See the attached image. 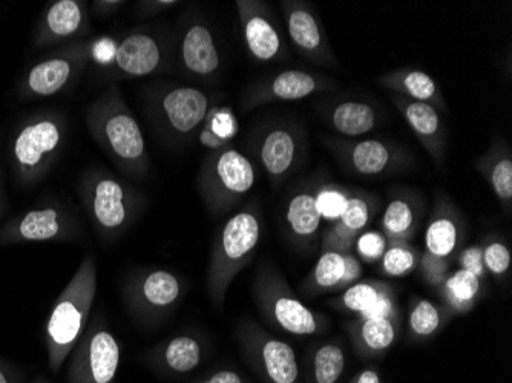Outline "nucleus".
I'll list each match as a JSON object with an SVG mask.
<instances>
[{
    "mask_svg": "<svg viewBox=\"0 0 512 383\" xmlns=\"http://www.w3.org/2000/svg\"><path fill=\"white\" fill-rule=\"evenodd\" d=\"M86 128L97 145L129 178L148 177L151 160L145 135L126 105L119 86L111 85L86 109Z\"/></svg>",
    "mask_w": 512,
    "mask_h": 383,
    "instance_id": "f257e3e1",
    "label": "nucleus"
},
{
    "mask_svg": "<svg viewBox=\"0 0 512 383\" xmlns=\"http://www.w3.org/2000/svg\"><path fill=\"white\" fill-rule=\"evenodd\" d=\"M97 287L99 272L96 259L85 256L73 278L57 296L45 322L46 356L51 373L59 374L85 333L92 304L96 301Z\"/></svg>",
    "mask_w": 512,
    "mask_h": 383,
    "instance_id": "f03ea898",
    "label": "nucleus"
},
{
    "mask_svg": "<svg viewBox=\"0 0 512 383\" xmlns=\"http://www.w3.org/2000/svg\"><path fill=\"white\" fill-rule=\"evenodd\" d=\"M261 212L255 203L235 213L218 230L207 267V295L223 311L227 290L246 269L261 241Z\"/></svg>",
    "mask_w": 512,
    "mask_h": 383,
    "instance_id": "7ed1b4c3",
    "label": "nucleus"
},
{
    "mask_svg": "<svg viewBox=\"0 0 512 383\" xmlns=\"http://www.w3.org/2000/svg\"><path fill=\"white\" fill-rule=\"evenodd\" d=\"M66 132V115L50 109L23 118L16 126L11 137L10 161L19 186H36L50 174L62 152Z\"/></svg>",
    "mask_w": 512,
    "mask_h": 383,
    "instance_id": "20e7f679",
    "label": "nucleus"
},
{
    "mask_svg": "<svg viewBox=\"0 0 512 383\" xmlns=\"http://www.w3.org/2000/svg\"><path fill=\"white\" fill-rule=\"evenodd\" d=\"M79 197L86 217L105 243H114L125 235L145 204L137 190L103 169H91L82 175Z\"/></svg>",
    "mask_w": 512,
    "mask_h": 383,
    "instance_id": "39448f33",
    "label": "nucleus"
},
{
    "mask_svg": "<svg viewBox=\"0 0 512 383\" xmlns=\"http://www.w3.org/2000/svg\"><path fill=\"white\" fill-rule=\"evenodd\" d=\"M252 161L232 146L212 151L198 172L197 186L207 210L215 217L234 210L255 186Z\"/></svg>",
    "mask_w": 512,
    "mask_h": 383,
    "instance_id": "423d86ee",
    "label": "nucleus"
},
{
    "mask_svg": "<svg viewBox=\"0 0 512 383\" xmlns=\"http://www.w3.org/2000/svg\"><path fill=\"white\" fill-rule=\"evenodd\" d=\"M253 298L269 324L293 336H313L327 327L324 316L302 304L272 264L263 262L253 279Z\"/></svg>",
    "mask_w": 512,
    "mask_h": 383,
    "instance_id": "0eeeda50",
    "label": "nucleus"
},
{
    "mask_svg": "<svg viewBox=\"0 0 512 383\" xmlns=\"http://www.w3.org/2000/svg\"><path fill=\"white\" fill-rule=\"evenodd\" d=\"M186 285L177 273L163 269L137 270L123 284V302L138 324H158L180 304Z\"/></svg>",
    "mask_w": 512,
    "mask_h": 383,
    "instance_id": "6e6552de",
    "label": "nucleus"
},
{
    "mask_svg": "<svg viewBox=\"0 0 512 383\" xmlns=\"http://www.w3.org/2000/svg\"><path fill=\"white\" fill-rule=\"evenodd\" d=\"M82 227L73 212L51 200L31 207L0 226V246L34 243H77Z\"/></svg>",
    "mask_w": 512,
    "mask_h": 383,
    "instance_id": "1a4fd4ad",
    "label": "nucleus"
},
{
    "mask_svg": "<svg viewBox=\"0 0 512 383\" xmlns=\"http://www.w3.org/2000/svg\"><path fill=\"white\" fill-rule=\"evenodd\" d=\"M94 43L89 40L68 43L34 63L19 83V95L25 100L48 99L73 85L91 59Z\"/></svg>",
    "mask_w": 512,
    "mask_h": 383,
    "instance_id": "9d476101",
    "label": "nucleus"
},
{
    "mask_svg": "<svg viewBox=\"0 0 512 383\" xmlns=\"http://www.w3.org/2000/svg\"><path fill=\"white\" fill-rule=\"evenodd\" d=\"M238 344L256 376L263 383H301V370L295 351L287 342L267 333L256 322H240Z\"/></svg>",
    "mask_w": 512,
    "mask_h": 383,
    "instance_id": "9b49d317",
    "label": "nucleus"
},
{
    "mask_svg": "<svg viewBox=\"0 0 512 383\" xmlns=\"http://www.w3.org/2000/svg\"><path fill=\"white\" fill-rule=\"evenodd\" d=\"M68 361V383H114L122 347L114 333L97 319L86 327Z\"/></svg>",
    "mask_w": 512,
    "mask_h": 383,
    "instance_id": "f8f14e48",
    "label": "nucleus"
},
{
    "mask_svg": "<svg viewBox=\"0 0 512 383\" xmlns=\"http://www.w3.org/2000/svg\"><path fill=\"white\" fill-rule=\"evenodd\" d=\"M212 100L192 86H168L152 94L151 114L158 128L174 140H188L206 122Z\"/></svg>",
    "mask_w": 512,
    "mask_h": 383,
    "instance_id": "ddd939ff",
    "label": "nucleus"
},
{
    "mask_svg": "<svg viewBox=\"0 0 512 383\" xmlns=\"http://www.w3.org/2000/svg\"><path fill=\"white\" fill-rule=\"evenodd\" d=\"M304 138L298 125L279 122L264 129L255 141L256 158L273 187L283 184L299 166L306 145Z\"/></svg>",
    "mask_w": 512,
    "mask_h": 383,
    "instance_id": "4468645a",
    "label": "nucleus"
},
{
    "mask_svg": "<svg viewBox=\"0 0 512 383\" xmlns=\"http://www.w3.org/2000/svg\"><path fill=\"white\" fill-rule=\"evenodd\" d=\"M91 11L83 0H53L46 5L34 33V46H51L85 40L91 34Z\"/></svg>",
    "mask_w": 512,
    "mask_h": 383,
    "instance_id": "2eb2a0df",
    "label": "nucleus"
},
{
    "mask_svg": "<svg viewBox=\"0 0 512 383\" xmlns=\"http://www.w3.org/2000/svg\"><path fill=\"white\" fill-rule=\"evenodd\" d=\"M244 45L258 62H275L286 57V43L264 2L237 0Z\"/></svg>",
    "mask_w": 512,
    "mask_h": 383,
    "instance_id": "dca6fc26",
    "label": "nucleus"
},
{
    "mask_svg": "<svg viewBox=\"0 0 512 383\" xmlns=\"http://www.w3.org/2000/svg\"><path fill=\"white\" fill-rule=\"evenodd\" d=\"M332 86L333 83L325 77L299 71V69H287L283 73L269 77L264 82L253 85L244 95L243 111H250L256 106L267 105V103L296 102V100L307 99L310 95L318 94Z\"/></svg>",
    "mask_w": 512,
    "mask_h": 383,
    "instance_id": "f3484780",
    "label": "nucleus"
},
{
    "mask_svg": "<svg viewBox=\"0 0 512 383\" xmlns=\"http://www.w3.org/2000/svg\"><path fill=\"white\" fill-rule=\"evenodd\" d=\"M281 8L286 20L287 33L296 51L302 57L319 65L335 63L321 20L310 4L301 0H284L281 2Z\"/></svg>",
    "mask_w": 512,
    "mask_h": 383,
    "instance_id": "a211bd4d",
    "label": "nucleus"
},
{
    "mask_svg": "<svg viewBox=\"0 0 512 383\" xmlns=\"http://www.w3.org/2000/svg\"><path fill=\"white\" fill-rule=\"evenodd\" d=\"M165 63V45L151 31H131L115 46L114 69L122 77L140 79L152 76L161 71Z\"/></svg>",
    "mask_w": 512,
    "mask_h": 383,
    "instance_id": "6ab92c4d",
    "label": "nucleus"
},
{
    "mask_svg": "<svg viewBox=\"0 0 512 383\" xmlns=\"http://www.w3.org/2000/svg\"><path fill=\"white\" fill-rule=\"evenodd\" d=\"M335 151L350 171L362 177H382L407 164V154L401 148L376 138L338 143Z\"/></svg>",
    "mask_w": 512,
    "mask_h": 383,
    "instance_id": "aec40b11",
    "label": "nucleus"
},
{
    "mask_svg": "<svg viewBox=\"0 0 512 383\" xmlns=\"http://www.w3.org/2000/svg\"><path fill=\"white\" fill-rule=\"evenodd\" d=\"M391 100L416 135L417 140L421 141V145L424 146L434 164L439 167L444 166L447 138H445L444 122L440 118V112L427 103L413 102L398 94L391 95Z\"/></svg>",
    "mask_w": 512,
    "mask_h": 383,
    "instance_id": "412c9836",
    "label": "nucleus"
},
{
    "mask_svg": "<svg viewBox=\"0 0 512 383\" xmlns=\"http://www.w3.org/2000/svg\"><path fill=\"white\" fill-rule=\"evenodd\" d=\"M145 364L163 376H183L200 367L204 345L194 334H177L145 354Z\"/></svg>",
    "mask_w": 512,
    "mask_h": 383,
    "instance_id": "4be33fe9",
    "label": "nucleus"
},
{
    "mask_svg": "<svg viewBox=\"0 0 512 383\" xmlns=\"http://www.w3.org/2000/svg\"><path fill=\"white\" fill-rule=\"evenodd\" d=\"M180 57L183 68L191 76L212 79L221 68L220 51L214 33L201 20H192L184 30L180 42Z\"/></svg>",
    "mask_w": 512,
    "mask_h": 383,
    "instance_id": "5701e85b",
    "label": "nucleus"
},
{
    "mask_svg": "<svg viewBox=\"0 0 512 383\" xmlns=\"http://www.w3.org/2000/svg\"><path fill=\"white\" fill-rule=\"evenodd\" d=\"M465 236V224L459 210L450 200L437 201L425 230V253L436 258L448 259L462 244Z\"/></svg>",
    "mask_w": 512,
    "mask_h": 383,
    "instance_id": "b1692460",
    "label": "nucleus"
},
{
    "mask_svg": "<svg viewBox=\"0 0 512 383\" xmlns=\"http://www.w3.org/2000/svg\"><path fill=\"white\" fill-rule=\"evenodd\" d=\"M316 189L318 186L306 184L290 195L286 207V224L290 238L299 246L315 241L322 218L316 206Z\"/></svg>",
    "mask_w": 512,
    "mask_h": 383,
    "instance_id": "393cba45",
    "label": "nucleus"
},
{
    "mask_svg": "<svg viewBox=\"0 0 512 383\" xmlns=\"http://www.w3.org/2000/svg\"><path fill=\"white\" fill-rule=\"evenodd\" d=\"M401 319L358 318L345 325L353 347L361 357H376L393 347Z\"/></svg>",
    "mask_w": 512,
    "mask_h": 383,
    "instance_id": "a878e982",
    "label": "nucleus"
},
{
    "mask_svg": "<svg viewBox=\"0 0 512 383\" xmlns=\"http://www.w3.org/2000/svg\"><path fill=\"white\" fill-rule=\"evenodd\" d=\"M379 85L393 94L402 95L413 102L427 103L437 111H445V100L433 77L419 69L402 68L379 77Z\"/></svg>",
    "mask_w": 512,
    "mask_h": 383,
    "instance_id": "bb28decb",
    "label": "nucleus"
},
{
    "mask_svg": "<svg viewBox=\"0 0 512 383\" xmlns=\"http://www.w3.org/2000/svg\"><path fill=\"white\" fill-rule=\"evenodd\" d=\"M421 201L410 194H399L391 198L382 213V233L390 243H408L416 233Z\"/></svg>",
    "mask_w": 512,
    "mask_h": 383,
    "instance_id": "cd10ccee",
    "label": "nucleus"
},
{
    "mask_svg": "<svg viewBox=\"0 0 512 383\" xmlns=\"http://www.w3.org/2000/svg\"><path fill=\"white\" fill-rule=\"evenodd\" d=\"M477 169L482 172L502 206L509 210L512 201V157L503 143H497L479 161Z\"/></svg>",
    "mask_w": 512,
    "mask_h": 383,
    "instance_id": "c85d7f7f",
    "label": "nucleus"
},
{
    "mask_svg": "<svg viewBox=\"0 0 512 383\" xmlns=\"http://www.w3.org/2000/svg\"><path fill=\"white\" fill-rule=\"evenodd\" d=\"M332 128L345 137H361L373 131L378 125L375 108L365 102H341L329 111Z\"/></svg>",
    "mask_w": 512,
    "mask_h": 383,
    "instance_id": "c756f323",
    "label": "nucleus"
},
{
    "mask_svg": "<svg viewBox=\"0 0 512 383\" xmlns=\"http://www.w3.org/2000/svg\"><path fill=\"white\" fill-rule=\"evenodd\" d=\"M345 255L339 252H322L318 262L313 267L309 279L302 284V292L306 295H319V293L339 290L345 273Z\"/></svg>",
    "mask_w": 512,
    "mask_h": 383,
    "instance_id": "7c9ffc66",
    "label": "nucleus"
},
{
    "mask_svg": "<svg viewBox=\"0 0 512 383\" xmlns=\"http://www.w3.org/2000/svg\"><path fill=\"white\" fill-rule=\"evenodd\" d=\"M482 290V281L473 273L459 269L448 273L442 284V296L447 307L456 313H468L476 305Z\"/></svg>",
    "mask_w": 512,
    "mask_h": 383,
    "instance_id": "2f4dec72",
    "label": "nucleus"
},
{
    "mask_svg": "<svg viewBox=\"0 0 512 383\" xmlns=\"http://www.w3.org/2000/svg\"><path fill=\"white\" fill-rule=\"evenodd\" d=\"M453 311L447 305H437L424 298L411 302L408 313V328L414 339L433 338L434 334L447 324Z\"/></svg>",
    "mask_w": 512,
    "mask_h": 383,
    "instance_id": "473e14b6",
    "label": "nucleus"
},
{
    "mask_svg": "<svg viewBox=\"0 0 512 383\" xmlns=\"http://www.w3.org/2000/svg\"><path fill=\"white\" fill-rule=\"evenodd\" d=\"M393 292L391 285L382 281H358L344 290L335 307L347 313H355L362 316L365 311L370 310L382 296Z\"/></svg>",
    "mask_w": 512,
    "mask_h": 383,
    "instance_id": "72a5a7b5",
    "label": "nucleus"
},
{
    "mask_svg": "<svg viewBox=\"0 0 512 383\" xmlns=\"http://www.w3.org/2000/svg\"><path fill=\"white\" fill-rule=\"evenodd\" d=\"M345 370V354L338 342H327L313 351L309 383H338Z\"/></svg>",
    "mask_w": 512,
    "mask_h": 383,
    "instance_id": "f704fd0d",
    "label": "nucleus"
},
{
    "mask_svg": "<svg viewBox=\"0 0 512 383\" xmlns=\"http://www.w3.org/2000/svg\"><path fill=\"white\" fill-rule=\"evenodd\" d=\"M203 126L200 141L211 151L229 146L230 140H234L238 132L237 117L229 108L211 109Z\"/></svg>",
    "mask_w": 512,
    "mask_h": 383,
    "instance_id": "c9c22d12",
    "label": "nucleus"
},
{
    "mask_svg": "<svg viewBox=\"0 0 512 383\" xmlns=\"http://www.w3.org/2000/svg\"><path fill=\"white\" fill-rule=\"evenodd\" d=\"M379 198L375 195L367 194L362 190L350 189L348 195L347 207H345L342 217L336 223L344 227L348 232L358 236L365 232L368 224L373 220L376 210H378Z\"/></svg>",
    "mask_w": 512,
    "mask_h": 383,
    "instance_id": "e433bc0d",
    "label": "nucleus"
},
{
    "mask_svg": "<svg viewBox=\"0 0 512 383\" xmlns=\"http://www.w3.org/2000/svg\"><path fill=\"white\" fill-rule=\"evenodd\" d=\"M421 253L408 243H390L381 259V270L390 278H404L419 267Z\"/></svg>",
    "mask_w": 512,
    "mask_h": 383,
    "instance_id": "4c0bfd02",
    "label": "nucleus"
},
{
    "mask_svg": "<svg viewBox=\"0 0 512 383\" xmlns=\"http://www.w3.org/2000/svg\"><path fill=\"white\" fill-rule=\"evenodd\" d=\"M350 189L335 183L321 184L316 189V206L325 223L333 224L342 217L348 203Z\"/></svg>",
    "mask_w": 512,
    "mask_h": 383,
    "instance_id": "58836bf2",
    "label": "nucleus"
},
{
    "mask_svg": "<svg viewBox=\"0 0 512 383\" xmlns=\"http://www.w3.org/2000/svg\"><path fill=\"white\" fill-rule=\"evenodd\" d=\"M388 244L390 241L384 233L379 230H368V232L359 233L353 252L356 253L355 256L359 261L375 264L381 261Z\"/></svg>",
    "mask_w": 512,
    "mask_h": 383,
    "instance_id": "ea45409f",
    "label": "nucleus"
},
{
    "mask_svg": "<svg viewBox=\"0 0 512 383\" xmlns=\"http://www.w3.org/2000/svg\"><path fill=\"white\" fill-rule=\"evenodd\" d=\"M482 253L486 273H491L496 278H505L511 267L509 247L500 239H490L482 246Z\"/></svg>",
    "mask_w": 512,
    "mask_h": 383,
    "instance_id": "a19ab883",
    "label": "nucleus"
},
{
    "mask_svg": "<svg viewBox=\"0 0 512 383\" xmlns=\"http://www.w3.org/2000/svg\"><path fill=\"white\" fill-rule=\"evenodd\" d=\"M356 238L358 236L348 232L344 227L339 226L338 223L330 224L327 230H325L324 236H322V250L324 252L332 250V252L344 253V255L353 253Z\"/></svg>",
    "mask_w": 512,
    "mask_h": 383,
    "instance_id": "79ce46f5",
    "label": "nucleus"
},
{
    "mask_svg": "<svg viewBox=\"0 0 512 383\" xmlns=\"http://www.w3.org/2000/svg\"><path fill=\"white\" fill-rule=\"evenodd\" d=\"M419 269L428 284L433 287H442L450 273V264H448V259L436 258V256L424 253L419 261Z\"/></svg>",
    "mask_w": 512,
    "mask_h": 383,
    "instance_id": "37998d69",
    "label": "nucleus"
},
{
    "mask_svg": "<svg viewBox=\"0 0 512 383\" xmlns=\"http://www.w3.org/2000/svg\"><path fill=\"white\" fill-rule=\"evenodd\" d=\"M457 262H459V269L473 273L480 281L485 278L486 270L483 266L482 246H470L463 249L459 258H457Z\"/></svg>",
    "mask_w": 512,
    "mask_h": 383,
    "instance_id": "c03bdc74",
    "label": "nucleus"
},
{
    "mask_svg": "<svg viewBox=\"0 0 512 383\" xmlns=\"http://www.w3.org/2000/svg\"><path fill=\"white\" fill-rule=\"evenodd\" d=\"M180 2H174V0H149V2H138L137 14L138 17H152L157 14L163 13V11L171 10V8L177 7Z\"/></svg>",
    "mask_w": 512,
    "mask_h": 383,
    "instance_id": "a18cd8bd",
    "label": "nucleus"
},
{
    "mask_svg": "<svg viewBox=\"0 0 512 383\" xmlns=\"http://www.w3.org/2000/svg\"><path fill=\"white\" fill-rule=\"evenodd\" d=\"M345 273L344 278H342L341 287L339 290H345L350 285L355 284L361 279L362 276V264L358 258H356L353 253H347L345 255Z\"/></svg>",
    "mask_w": 512,
    "mask_h": 383,
    "instance_id": "49530a36",
    "label": "nucleus"
},
{
    "mask_svg": "<svg viewBox=\"0 0 512 383\" xmlns=\"http://www.w3.org/2000/svg\"><path fill=\"white\" fill-rule=\"evenodd\" d=\"M123 0H96L89 5V11L100 19H108L119 13L120 8L125 7Z\"/></svg>",
    "mask_w": 512,
    "mask_h": 383,
    "instance_id": "de8ad7c7",
    "label": "nucleus"
},
{
    "mask_svg": "<svg viewBox=\"0 0 512 383\" xmlns=\"http://www.w3.org/2000/svg\"><path fill=\"white\" fill-rule=\"evenodd\" d=\"M203 383H250L247 377L243 374L238 373L237 370H230V368H220V370L214 371L209 376L201 379Z\"/></svg>",
    "mask_w": 512,
    "mask_h": 383,
    "instance_id": "09e8293b",
    "label": "nucleus"
},
{
    "mask_svg": "<svg viewBox=\"0 0 512 383\" xmlns=\"http://www.w3.org/2000/svg\"><path fill=\"white\" fill-rule=\"evenodd\" d=\"M0 383H23V374L10 362L0 359Z\"/></svg>",
    "mask_w": 512,
    "mask_h": 383,
    "instance_id": "8fccbe9b",
    "label": "nucleus"
},
{
    "mask_svg": "<svg viewBox=\"0 0 512 383\" xmlns=\"http://www.w3.org/2000/svg\"><path fill=\"white\" fill-rule=\"evenodd\" d=\"M8 201L7 192H5V175L4 167H2V161H0V221L4 218L7 213Z\"/></svg>",
    "mask_w": 512,
    "mask_h": 383,
    "instance_id": "3c124183",
    "label": "nucleus"
},
{
    "mask_svg": "<svg viewBox=\"0 0 512 383\" xmlns=\"http://www.w3.org/2000/svg\"><path fill=\"white\" fill-rule=\"evenodd\" d=\"M352 383H381V377H379L378 371L373 368H367V370L361 371Z\"/></svg>",
    "mask_w": 512,
    "mask_h": 383,
    "instance_id": "603ef678",
    "label": "nucleus"
},
{
    "mask_svg": "<svg viewBox=\"0 0 512 383\" xmlns=\"http://www.w3.org/2000/svg\"><path fill=\"white\" fill-rule=\"evenodd\" d=\"M30 383H51L50 380L46 379L45 376L36 377V379L31 380Z\"/></svg>",
    "mask_w": 512,
    "mask_h": 383,
    "instance_id": "864d4df0",
    "label": "nucleus"
},
{
    "mask_svg": "<svg viewBox=\"0 0 512 383\" xmlns=\"http://www.w3.org/2000/svg\"><path fill=\"white\" fill-rule=\"evenodd\" d=\"M195 383H203V382H201V380H198V382H195Z\"/></svg>",
    "mask_w": 512,
    "mask_h": 383,
    "instance_id": "5fc2aeb1",
    "label": "nucleus"
}]
</instances>
